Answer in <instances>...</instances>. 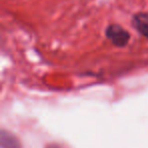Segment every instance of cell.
Listing matches in <instances>:
<instances>
[{
    "label": "cell",
    "mask_w": 148,
    "mask_h": 148,
    "mask_svg": "<svg viewBox=\"0 0 148 148\" xmlns=\"http://www.w3.org/2000/svg\"><path fill=\"white\" fill-rule=\"evenodd\" d=\"M0 143L2 148H21V142L10 132L2 130L0 133Z\"/></svg>",
    "instance_id": "2"
},
{
    "label": "cell",
    "mask_w": 148,
    "mask_h": 148,
    "mask_svg": "<svg viewBox=\"0 0 148 148\" xmlns=\"http://www.w3.org/2000/svg\"><path fill=\"white\" fill-rule=\"evenodd\" d=\"M107 38L118 47H124L130 40V34L124 27L118 25H111L106 29Z\"/></svg>",
    "instance_id": "1"
},
{
    "label": "cell",
    "mask_w": 148,
    "mask_h": 148,
    "mask_svg": "<svg viewBox=\"0 0 148 148\" xmlns=\"http://www.w3.org/2000/svg\"><path fill=\"white\" fill-rule=\"evenodd\" d=\"M48 148H57L56 146H50V147H48Z\"/></svg>",
    "instance_id": "4"
},
{
    "label": "cell",
    "mask_w": 148,
    "mask_h": 148,
    "mask_svg": "<svg viewBox=\"0 0 148 148\" xmlns=\"http://www.w3.org/2000/svg\"><path fill=\"white\" fill-rule=\"evenodd\" d=\"M133 25L135 29L141 35L148 39V14L147 13H138L133 17Z\"/></svg>",
    "instance_id": "3"
}]
</instances>
